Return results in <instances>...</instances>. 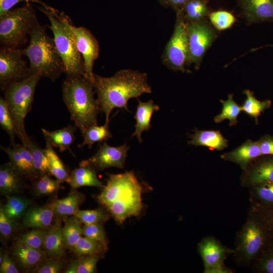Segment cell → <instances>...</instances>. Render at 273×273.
Segmentation results:
<instances>
[{
    "mask_svg": "<svg viewBox=\"0 0 273 273\" xmlns=\"http://www.w3.org/2000/svg\"><path fill=\"white\" fill-rule=\"evenodd\" d=\"M36 20L35 11L30 3L0 15L1 48L18 49L24 44Z\"/></svg>",
    "mask_w": 273,
    "mask_h": 273,
    "instance_id": "obj_8",
    "label": "cell"
},
{
    "mask_svg": "<svg viewBox=\"0 0 273 273\" xmlns=\"http://www.w3.org/2000/svg\"><path fill=\"white\" fill-rule=\"evenodd\" d=\"M242 171L240 185L243 188H249L261 183L273 181V155L260 156Z\"/></svg>",
    "mask_w": 273,
    "mask_h": 273,
    "instance_id": "obj_15",
    "label": "cell"
},
{
    "mask_svg": "<svg viewBox=\"0 0 273 273\" xmlns=\"http://www.w3.org/2000/svg\"><path fill=\"white\" fill-rule=\"evenodd\" d=\"M261 155L257 141L249 139L235 149L221 155L220 157L224 161L237 164L244 170Z\"/></svg>",
    "mask_w": 273,
    "mask_h": 273,
    "instance_id": "obj_18",
    "label": "cell"
},
{
    "mask_svg": "<svg viewBox=\"0 0 273 273\" xmlns=\"http://www.w3.org/2000/svg\"><path fill=\"white\" fill-rule=\"evenodd\" d=\"M95 94L93 82L85 75L66 77L63 83V99L82 134L89 126L97 125L101 109Z\"/></svg>",
    "mask_w": 273,
    "mask_h": 273,
    "instance_id": "obj_3",
    "label": "cell"
},
{
    "mask_svg": "<svg viewBox=\"0 0 273 273\" xmlns=\"http://www.w3.org/2000/svg\"><path fill=\"white\" fill-rule=\"evenodd\" d=\"M19 272L14 260L9 257L7 253H5L3 261L0 264V272L18 273Z\"/></svg>",
    "mask_w": 273,
    "mask_h": 273,
    "instance_id": "obj_51",
    "label": "cell"
},
{
    "mask_svg": "<svg viewBox=\"0 0 273 273\" xmlns=\"http://www.w3.org/2000/svg\"><path fill=\"white\" fill-rule=\"evenodd\" d=\"M139 104L134 116L136 123L135 130L132 137L135 136L140 143L142 142L141 134L143 131H148L151 127L150 124L152 114L154 112L160 109L158 105L155 104L153 100H150L146 102H141L138 99Z\"/></svg>",
    "mask_w": 273,
    "mask_h": 273,
    "instance_id": "obj_24",
    "label": "cell"
},
{
    "mask_svg": "<svg viewBox=\"0 0 273 273\" xmlns=\"http://www.w3.org/2000/svg\"><path fill=\"white\" fill-rule=\"evenodd\" d=\"M109 123L102 126L92 125L86 128L82 134L83 142L81 147L87 145L89 149L97 142H102L112 137V135L109 129Z\"/></svg>",
    "mask_w": 273,
    "mask_h": 273,
    "instance_id": "obj_37",
    "label": "cell"
},
{
    "mask_svg": "<svg viewBox=\"0 0 273 273\" xmlns=\"http://www.w3.org/2000/svg\"><path fill=\"white\" fill-rule=\"evenodd\" d=\"M243 15L249 23L273 21V0H239Z\"/></svg>",
    "mask_w": 273,
    "mask_h": 273,
    "instance_id": "obj_17",
    "label": "cell"
},
{
    "mask_svg": "<svg viewBox=\"0 0 273 273\" xmlns=\"http://www.w3.org/2000/svg\"><path fill=\"white\" fill-rule=\"evenodd\" d=\"M142 192V186L133 171L111 174L97 200L116 222L122 223L126 218L140 213Z\"/></svg>",
    "mask_w": 273,
    "mask_h": 273,
    "instance_id": "obj_2",
    "label": "cell"
},
{
    "mask_svg": "<svg viewBox=\"0 0 273 273\" xmlns=\"http://www.w3.org/2000/svg\"><path fill=\"white\" fill-rule=\"evenodd\" d=\"M250 206L266 223L273 234V209L250 205Z\"/></svg>",
    "mask_w": 273,
    "mask_h": 273,
    "instance_id": "obj_48",
    "label": "cell"
},
{
    "mask_svg": "<svg viewBox=\"0 0 273 273\" xmlns=\"http://www.w3.org/2000/svg\"><path fill=\"white\" fill-rule=\"evenodd\" d=\"M75 215L84 224L102 223L109 219L111 216L104 207L93 210H78Z\"/></svg>",
    "mask_w": 273,
    "mask_h": 273,
    "instance_id": "obj_40",
    "label": "cell"
},
{
    "mask_svg": "<svg viewBox=\"0 0 273 273\" xmlns=\"http://www.w3.org/2000/svg\"><path fill=\"white\" fill-rule=\"evenodd\" d=\"M173 33L166 44L162 56L163 64L174 71L189 73V50L187 24L181 15L176 13Z\"/></svg>",
    "mask_w": 273,
    "mask_h": 273,
    "instance_id": "obj_9",
    "label": "cell"
},
{
    "mask_svg": "<svg viewBox=\"0 0 273 273\" xmlns=\"http://www.w3.org/2000/svg\"><path fill=\"white\" fill-rule=\"evenodd\" d=\"M250 267L256 273H273V240L253 262Z\"/></svg>",
    "mask_w": 273,
    "mask_h": 273,
    "instance_id": "obj_39",
    "label": "cell"
},
{
    "mask_svg": "<svg viewBox=\"0 0 273 273\" xmlns=\"http://www.w3.org/2000/svg\"><path fill=\"white\" fill-rule=\"evenodd\" d=\"M187 24L189 58V65L192 64L198 70L203 57L217 37L216 29L205 18Z\"/></svg>",
    "mask_w": 273,
    "mask_h": 273,
    "instance_id": "obj_10",
    "label": "cell"
},
{
    "mask_svg": "<svg viewBox=\"0 0 273 273\" xmlns=\"http://www.w3.org/2000/svg\"><path fill=\"white\" fill-rule=\"evenodd\" d=\"M54 216L51 204L28 208L23 216V224L26 228L47 229L51 225Z\"/></svg>",
    "mask_w": 273,
    "mask_h": 273,
    "instance_id": "obj_20",
    "label": "cell"
},
{
    "mask_svg": "<svg viewBox=\"0 0 273 273\" xmlns=\"http://www.w3.org/2000/svg\"><path fill=\"white\" fill-rule=\"evenodd\" d=\"M29 44L21 49L29 60V75H39L55 81L65 73L63 62L58 52L54 38L50 37L37 19L29 33Z\"/></svg>",
    "mask_w": 273,
    "mask_h": 273,
    "instance_id": "obj_4",
    "label": "cell"
},
{
    "mask_svg": "<svg viewBox=\"0 0 273 273\" xmlns=\"http://www.w3.org/2000/svg\"><path fill=\"white\" fill-rule=\"evenodd\" d=\"M93 84L101 111L109 123L113 109L119 108L129 111L127 102L144 94L152 93L147 74L138 70L123 69L111 77H103L94 73Z\"/></svg>",
    "mask_w": 273,
    "mask_h": 273,
    "instance_id": "obj_1",
    "label": "cell"
},
{
    "mask_svg": "<svg viewBox=\"0 0 273 273\" xmlns=\"http://www.w3.org/2000/svg\"><path fill=\"white\" fill-rule=\"evenodd\" d=\"M204 1H206V0H204Z\"/></svg>",
    "mask_w": 273,
    "mask_h": 273,
    "instance_id": "obj_55",
    "label": "cell"
},
{
    "mask_svg": "<svg viewBox=\"0 0 273 273\" xmlns=\"http://www.w3.org/2000/svg\"><path fill=\"white\" fill-rule=\"evenodd\" d=\"M100 255H82L79 256L78 273L95 272L97 263L102 258Z\"/></svg>",
    "mask_w": 273,
    "mask_h": 273,
    "instance_id": "obj_46",
    "label": "cell"
},
{
    "mask_svg": "<svg viewBox=\"0 0 273 273\" xmlns=\"http://www.w3.org/2000/svg\"><path fill=\"white\" fill-rule=\"evenodd\" d=\"M83 236L107 244L108 240L102 223L84 224L82 226Z\"/></svg>",
    "mask_w": 273,
    "mask_h": 273,
    "instance_id": "obj_45",
    "label": "cell"
},
{
    "mask_svg": "<svg viewBox=\"0 0 273 273\" xmlns=\"http://www.w3.org/2000/svg\"><path fill=\"white\" fill-rule=\"evenodd\" d=\"M189 0H168L166 6L170 7L175 11L182 8Z\"/></svg>",
    "mask_w": 273,
    "mask_h": 273,
    "instance_id": "obj_52",
    "label": "cell"
},
{
    "mask_svg": "<svg viewBox=\"0 0 273 273\" xmlns=\"http://www.w3.org/2000/svg\"><path fill=\"white\" fill-rule=\"evenodd\" d=\"M257 141L262 155H273V135L265 134Z\"/></svg>",
    "mask_w": 273,
    "mask_h": 273,
    "instance_id": "obj_49",
    "label": "cell"
},
{
    "mask_svg": "<svg viewBox=\"0 0 273 273\" xmlns=\"http://www.w3.org/2000/svg\"><path fill=\"white\" fill-rule=\"evenodd\" d=\"M167 1L168 0H158L159 3L164 6H166Z\"/></svg>",
    "mask_w": 273,
    "mask_h": 273,
    "instance_id": "obj_54",
    "label": "cell"
},
{
    "mask_svg": "<svg viewBox=\"0 0 273 273\" xmlns=\"http://www.w3.org/2000/svg\"><path fill=\"white\" fill-rule=\"evenodd\" d=\"M23 145L28 150L31 155L38 176L45 174L51 175L49 160L45 149H42L34 140L30 137Z\"/></svg>",
    "mask_w": 273,
    "mask_h": 273,
    "instance_id": "obj_32",
    "label": "cell"
},
{
    "mask_svg": "<svg viewBox=\"0 0 273 273\" xmlns=\"http://www.w3.org/2000/svg\"><path fill=\"white\" fill-rule=\"evenodd\" d=\"M63 219L64 225L62 231L64 245L65 248L71 250L82 237V222L75 215Z\"/></svg>",
    "mask_w": 273,
    "mask_h": 273,
    "instance_id": "obj_31",
    "label": "cell"
},
{
    "mask_svg": "<svg viewBox=\"0 0 273 273\" xmlns=\"http://www.w3.org/2000/svg\"><path fill=\"white\" fill-rule=\"evenodd\" d=\"M129 149L126 144L111 147L105 142L93 156L84 161L97 171L113 167L123 168Z\"/></svg>",
    "mask_w": 273,
    "mask_h": 273,
    "instance_id": "obj_14",
    "label": "cell"
},
{
    "mask_svg": "<svg viewBox=\"0 0 273 273\" xmlns=\"http://www.w3.org/2000/svg\"><path fill=\"white\" fill-rule=\"evenodd\" d=\"M22 2L37 3L44 7L48 6L40 0H0V15L11 9L17 4Z\"/></svg>",
    "mask_w": 273,
    "mask_h": 273,
    "instance_id": "obj_50",
    "label": "cell"
},
{
    "mask_svg": "<svg viewBox=\"0 0 273 273\" xmlns=\"http://www.w3.org/2000/svg\"><path fill=\"white\" fill-rule=\"evenodd\" d=\"M48 18L55 43L65 66L66 77L85 75L84 62L77 48L72 23L63 12L49 6L38 8Z\"/></svg>",
    "mask_w": 273,
    "mask_h": 273,
    "instance_id": "obj_6",
    "label": "cell"
},
{
    "mask_svg": "<svg viewBox=\"0 0 273 273\" xmlns=\"http://www.w3.org/2000/svg\"><path fill=\"white\" fill-rule=\"evenodd\" d=\"M1 149L7 154L11 164L26 180L32 181L38 177L31 155L24 146L15 143L8 147L1 146Z\"/></svg>",
    "mask_w": 273,
    "mask_h": 273,
    "instance_id": "obj_16",
    "label": "cell"
},
{
    "mask_svg": "<svg viewBox=\"0 0 273 273\" xmlns=\"http://www.w3.org/2000/svg\"><path fill=\"white\" fill-rule=\"evenodd\" d=\"M32 182L33 192L37 196H49L56 193L59 190L61 184L49 174L39 176Z\"/></svg>",
    "mask_w": 273,
    "mask_h": 273,
    "instance_id": "obj_38",
    "label": "cell"
},
{
    "mask_svg": "<svg viewBox=\"0 0 273 273\" xmlns=\"http://www.w3.org/2000/svg\"><path fill=\"white\" fill-rule=\"evenodd\" d=\"M222 108L220 114L214 118L215 123H220L225 119L229 120V126L236 125L238 123L237 117L242 111L240 106L233 99V95L229 94L226 100H220Z\"/></svg>",
    "mask_w": 273,
    "mask_h": 273,
    "instance_id": "obj_36",
    "label": "cell"
},
{
    "mask_svg": "<svg viewBox=\"0 0 273 273\" xmlns=\"http://www.w3.org/2000/svg\"><path fill=\"white\" fill-rule=\"evenodd\" d=\"M85 200V197L83 194L75 190L66 197L54 201L51 204L55 217L63 219L75 215Z\"/></svg>",
    "mask_w": 273,
    "mask_h": 273,
    "instance_id": "obj_22",
    "label": "cell"
},
{
    "mask_svg": "<svg viewBox=\"0 0 273 273\" xmlns=\"http://www.w3.org/2000/svg\"><path fill=\"white\" fill-rule=\"evenodd\" d=\"M107 250V244L84 236L79 239L71 251L77 256L103 255Z\"/></svg>",
    "mask_w": 273,
    "mask_h": 273,
    "instance_id": "obj_35",
    "label": "cell"
},
{
    "mask_svg": "<svg viewBox=\"0 0 273 273\" xmlns=\"http://www.w3.org/2000/svg\"><path fill=\"white\" fill-rule=\"evenodd\" d=\"M41 77L39 75H30L21 81L9 84L4 90L17 136L22 145L29 137L25 131L24 120L31 109L35 90Z\"/></svg>",
    "mask_w": 273,
    "mask_h": 273,
    "instance_id": "obj_7",
    "label": "cell"
},
{
    "mask_svg": "<svg viewBox=\"0 0 273 273\" xmlns=\"http://www.w3.org/2000/svg\"><path fill=\"white\" fill-rule=\"evenodd\" d=\"M0 125L9 135L11 144L15 143L17 136L13 120L4 98H0Z\"/></svg>",
    "mask_w": 273,
    "mask_h": 273,
    "instance_id": "obj_41",
    "label": "cell"
},
{
    "mask_svg": "<svg viewBox=\"0 0 273 273\" xmlns=\"http://www.w3.org/2000/svg\"><path fill=\"white\" fill-rule=\"evenodd\" d=\"M197 251L204 264V273H232L235 270L226 267L224 263L232 255L234 249L223 245L212 236L204 237L198 243Z\"/></svg>",
    "mask_w": 273,
    "mask_h": 273,
    "instance_id": "obj_11",
    "label": "cell"
},
{
    "mask_svg": "<svg viewBox=\"0 0 273 273\" xmlns=\"http://www.w3.org/2000/svg\"><path fill=\"white\" fill-rule=\"evenodd\" d=\"M248 189L250 205L273 209V181L261 183Z\"/></svg>",
    "mask_w": 273,
    "mask_h": 273,
    "instance_id": "obj_28",
    "label": "cell"
},
{
    "mask_svg": "<svg viewBox=\"0 0 273 273\" xmlns=\"http://www.w3.org/2000/svg\"><path fill=\"white\" fill-rule=\"evenodd\" d=\"M208 17L210 23L216 30L219 31L230 28L236 21L235 16L226 11L221 10L210 13Z\"/></svg>",
    "mask_w": 273,
    "mask_h": 273,
    "instance_id": "obj_43",
    "label": "cell"
},
{
    "mask_svg": "<svg viewBox=\"0 0 273 273\" xmlns=\"http://www.w3.org/2000/svg\"><path fill=\"white\" fill-rule=\"evenodd\" d=\"M79 265L78 258L73 259L71 261L70 264L66 269L63 272L64 273H78V269Z\"/></svg>",
    "mask_w": 273,
    "mask_h": 273,
    "instance_id": "obj_53",
    "label": "cell"
},
{
    "mask_svg": "<svg viewBox=\"0 0 273 273\" xmlns=\"http://www.w3.org/2000/svg\"><path fill=\"white\" fill-rule=\"evenodd\" d=\"M26 180L9 162L0 167V191L7 196L16 195L22 190Z\"/></svg>",
    "mask_w": 273,
    "mask_h": 273,
    "instance_id": "obj_19",
    "label": "cell"
},
{
    "mask_svg": "<svg viewBox=\"0 0 273 273\" xmlns=\"http://www.w3.org/2000/svg\"><path fill=\"white\" fill-rule=\"evenodd\" d=\"M47 232L48 229L46 230V229H34L19 236L17 241L30 247L42 249Z\"/></svg>",
    "mask_w": 273,
    "mask_h": 273,
    "instance_id": "obj_42",
    "label": "cell"
},
{
    "mask_svg": "<svg viewBox=\"0 0 273 273\" xmlns=\"http://www.w3.org/2000/svg\"><path fill=\"white\" fill-rule=\"evenodd\" d=\"M194 133L190 134L191 140L188 142L190 145L204 146L210 150L221 151L228 147V141L218 130H200L197 128Z\"/></svg>",
    "mask_w": 273,
    "mask_h": 273,
    "instance_id": "obj_21",
    "label": "cell"
},
{
    "mask_svg": "<svg viewBox=\"0 0 273 273\" xmlns=\"http://www.w3.org/2000/svg\"><path fill=\"white\" fill-rule=\"evenodd\" d=\"M176 13L181 15L186 23L205 19L210 14L209 8L204 0H189Z\"/></svg>",
    "mask_w": 273,
    "mask_h": 273,
    "instance_id": "obj_30",
    "label": "cell"
},
{
    "mask_svg": "<svg viewBox=\"0 0 273 273\" xmlns=\"http://www.w3.org/2000/svg\"><path fill=\"white\" fill-rule=\"evenodd\" d=\"M48 229L43 249L46 255L50 257H62L65 252L61 219Z\"/></svg>",
    "mask_w": 273,
    "mask_h": 273,
    "instance_id": "obj_26",
    "label": "cell"
},
{
    "mask_svg": "<svg viewBox=\"0 0 273 273\" xmlns=\"http://www.w3.org/2000/svg\"><path fill=\"white\" fill-rule=\"evenodd\" d=\"M243 93L246 98L241 106L242 111L255 119L256 124H258V117L261 112L269 109L271 106L270 100H265L263 101L258 100L253 94V92L249 89L243 90Z\"/></svg>",
    "mask_w": 273,
    "mask_h": 273,
    "instance_id": "obj_34",
    "label": "cell"
},
{
    "mask_svg": "<svg viewBox=\"0 0 273 273\" xmlns=\"http://www.w3.org/2000/svg\"><path fill=\"white\" fill-rule=\"evenodd\" d=\"M69 184L72 189L84 186L99 188L104 186L97 176V170L84 161L81 162L79 167L71 171Z\"/></svg>",
    "mask_w": 273,
    "mask_h": 273,
    "instance_id": "obj_23",
    "label": "cell"
},
{
    "mask_svg": "<svg viewBox=\"0 0 273 273\" xmlns=\"http://www.w3.org/2000/svg\"><path fill=\"white\" fill-rule=\"evenodd\" d=\"M12 253L19 263L26 269L36 268L47 256L42 249H35L18 242L13 247Z\"/></svg>",
    "mask_w": 273,
    "mask_h": 273,
    "instance_id": "obj_25",
    "label": "cell"
},
{
    "mask_svg": "<svg viewBox=\"0 0 273 273\" xmlns=\"http://www.w3.org/2000/svg\"><path fill=\"white\" fill-rule=\"evenodd\" d=\"M272 240L271 231L250 206L244 223L236 234L232 254L235 264L240 267H250Z\"/></svg>",
    "mask_w": 273,
    "mask_h": 273,
    "instance_id": "obj_5",
    "label": "cell"
},
{
    "mask_svg": "<svg viewBox=\"0 0 273 273\" xmlns=\"http://www.w3.org/2000/svg\"><path fill=\"white\" fill-rule=\"evenodd\" d=\"M15 222L7 217L0 208V234L2 237L8 238L12 235L15 230Z\"/></svg>",
    "mask_w": 273,
    "mask_h": 273,
    "instance_id": "obj_47",
    "label": "cell"
},
{
    "mask_svg": "<svg viewBox=\"0 0 273 273\" xmlns=\"http://www.w3.org/2000/svg\"><path fill=\"white\" fill-rule=\"evenodd\" d=\"M20 49L1 48L0 50V87L4 91L10 83L29 76V65Z\"/></svg>",
    "mask_w": 273,
    "mask_h": 273,
    "instance_id": "obj_12",
    "label": "cell"
},
{
    "mask_svg": "<svg viewBox=\"0 0 273 273\" xmlns=\"http://www.w3.org/2000/svg\"><path fill=\"white\" fill-rule=\"evenodd\" d=\"M77 48L84 62L85 75L93 82V66L99 56L98 41L92 33L84 27H76L72 25Z\"/></svg>",
    "mask_w": 273,
    "mask_h": 273,
    "instance_id": "obj_13",
    "label": "cell"
},
{
    "mask_svg": "<svg viewBox=\"0 0 273 273\" xmlns=\"http://www.w3.org/2000/svg\"><path fill=\"white\" fill-rule=\"evenodd\" d=\"M45 150L49 163L50 174L60 183H67L70 180V173L63 161L57 155L53 147L46 138Z\"/></svg>",
    "mask_w": 273,
    "mask_h": 273,
    "instance_id": "obj_29",
    "label": "cell"
},
{
    "mask_svg": "<svg viewBox=\"0 0 273 273\" xmlns=\"http://www.w3.org/2000/svg\"><path fill=\"white\" fill-rule=\"evenodd\" d=\"M30 204L27 198L14 195L8 196L6 203L0 208L7 217L16 221L23 216Z\"/></svg>",
    "mask_w": 273,
    "mask_h": 273,
    "instance_id": "obj_33",
    "label": "cell"
},
{
    "mask_svg": "<svg viewBox=\"0 0 273 273\" xmlns=\"http://www.w3.org/2000/svg\"><path fill=\"white\" fill-rule=\"evenodd\" d=\"M64 262L60 257H52L44 260L35 268L36 273H59L64 266Z\"/></svg>",
    "mask_w": 273,
    "mask_h": 273,
    "instance_id": "obj_44",
    "label": "cell"
},
{
    "mask_svg": "<svg viewBox=\"0 0 273 273\" xmlns=\"http://www.w3.org/2000/svg\"><path fill=\"white\" fill-rule=\"evenodd\" d=\"M77 127L69 125L60 129L49 131L44 128L41 130L44 136L48 139L53 147L58 148L61 152L67 150L75 140V132Z\"/></svg>",
    "mask_w": 273,
    "mask_h": 273,
    "instance_id": "obj_27",
    "label": "cell"
}]
</instances>
